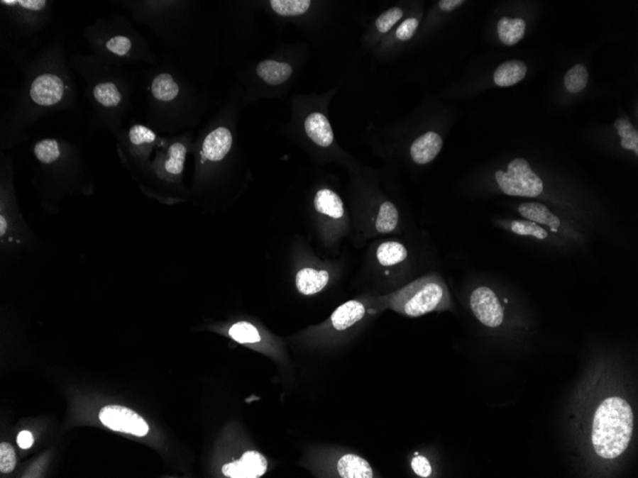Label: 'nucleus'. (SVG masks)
<instances>
[{
	"mask_svg": "<svg viewBox=\"0 0 638 478\" xmlns=\"http://www.w3.org/2000/svg\"><path fill=\"white\" fill-rule=\"evenodd\" d=\"M104 426L116 432L131 433L136 436L148 435L149 427L139 414L121 406H106L99 413Z\"/></svg>",
	"mask_w": 638,
	"mask_h": 478,
	"instance_id": "obj_4",
	"label": "nucleus"
},
{
	"mask_svg": "<svg viewBox=\"0 0 638 478\" xmlns=\"http://www.w3.org/2000/svg\"><path fill=\"white\" fill-rule=\"evenodd\" d=\"M329 273L326 270H316L314 269H303L297 273L295 284L298 291L303 295H314L321 291L327 286Z\"/></svg>",
	"mask_w": 638,
	"mask_h": 478,
	"instance_id": "obj_13",
	"label": "nucleus"
},
{
	"mask_svg": "<svg viewBox=\"0 0 638 478\" xmlns=\"http://www.w3.org/2000/svg\"><path fill=\"white\" fill-rule=\"evenodd\" d=\"M233 133L226 126H219L209 133L202 145V154L206 161L217 162L231 151L233 146Z\"/></svg>",
	"mask_w": 638,
	"mask_h": 478,
	"instance_id": "obj_8",
	"label": "nucleus"
},
{
	"mask_svg": "<svg viewBox=\"0 0 638 478\" xmlns=\"http://www.w3.org/2000/svg\"><path fill=\"white\" fill-rule=\"evenodd\" d=\"M365 315V306L358 301H349L336 309L331 321L336 330H345L361 321Z\"/></svg>",
	"mask_w": 638,
	"mask_h": 478,
	"instance_id": "obj_12",
	"label": "nucleus"
},
{
	"mask_svg": "<svg viewBox=\"0 0 638 478\" xmlns=\"http://www.w3.org/2000/svg\"><path fill=\"white\" fill-rule=\"evenodd\" d=\"M411 466H412L414 472L419 477H428L432 474V467H431L429 461L422 455H417L414 457L411 461Z\"/></svg>",
	"mask_w": 638,
	"mask_h": 478,
	"instance_id": "obj_35",
	"label": "nucleus"
},
{
	"mask_svg": "<svg viewBox=\"0 0 638 478\" xmlns=\"http://www.w3.org/2000/svg\"><path fill=\"white\" fill-rule=\"evenodd\" d=\"M632 430L634 413L629 403L620 397L607 398L593 417V449L599 457L615 460L628 448Z\"/></svg>",
	"mask_w": 638,
	"mask_h": 478,
	"instance_id": "obj_1",
	"label": "nucleus"
},
{
	"mask_svg": "<svg viewBox=\"0 0 638 478\" xmlns=\"http://www.w3.org/2000/svg\"><path fill=\"white\" fill-rule=\"evenodd\" d=\"M389 306L409 317L446 311L450 308L449 290L438 276H425L392 294L389 297Z\"/></svg>",
	"mask_w": 638,
	"mask_h": 478,
	"instance_id": "obj_2",
	"label": "nucleus"
},
{
	"mask_svg": "<svg viewBox=\"0 0 638 478\" xmlns=\"http://www.w3.org/2000/svg\"><path fill=\"white\" fill-rule=\"evenodd\" d=\"M128 140L135 149L143 150V148L153 145L156 142L157 136L155 133L152 131L148 127L140 126H132L128 133Z\"/></svg>",
	"mask_w": 638,
	"mask_h": 478,
	"instance_id": "obj_29",
	"label": "nucleus"
},
{
	"mask_svg": "<svg viewBox=\"0 0 638 478\" xmlns=\"http://www.w3.org/2000/svg\"><path fill=\"white\" fill-rule=\"evenodd\" d=\"M339 475L343 478H372L374 477L372 467L364 458L358 455H343L338 463Z\"/></svg>",
	"mask_w": 638,
	"mask_h": 478,
	"instance_id": "obj_15",
	"label": "nucleus"
},
{
	"mask_svg": "<svg viewBox=\"0 0 638 478\" xmlns=\"http://www.w3.org/2000/svg\"><path fill=\"white\" fill-rule=\"evenodd\" d=\"M463 4V0H441L439 2V6H440L441 10L446 11V12H451V11L461 6Z\"/></svg>",
	"mask_w": 638,
	"mask_h": 478,
	"instance_id": "obj_38",
	"label": "nucleus"
},
{
	"mask_svg": "<svg viewBox=\"0 0 638 478\" xmlns=\"http://www.w3.org/2000/svg\"><path fill=\"white\" fill-rule=\"evenodd\" d=\"M399 223V212L397 207L390 201H385L381 204L378 212L375 228L380 233H390L396 229Z\"/></svg>",
	"mask_w": 638,
	"mask_h": 478,
	"instance_id": "obj_23",
	"label": "nucleus"
},
{
	"mask_svg": "<svg viewBox=\"0 0 638 478\" xmlns=\"http://www.w3.org/2000/svg\"><path fill=\"white\" fill-rule=\"evenodd\" d=\"M0 4L7 5V6L21 5L25 9L40 11L46 6L47 2L44 1V0H1Z\"/></svg>",
	"mask_w": 638,
	"mask_h": 478,
	"instance_id": "obj_36",
	"label": "nucleus"
},
{
	"mask_svg": "<svg viewBox=\"0 0 638 478\" xmlns=\"http://www.w3.org/2000/svg\"><path fill=\"white\" fill-rule=\"evenodd\" d=\"M402 16L403 12L400 8H392V9L386 11L383 15L378 16L377 21H375V26H377L378 31L381 34H385V33L390 31L392 27L402 18Z\"/></svg>",
	"mask_w": 638,
	"mask_h": 478,
	"instance_id": "obj_31",
	"label": "nucleus"
},
{
	"mask_svg": "<svg viewBox=\"0 0 638 478\" xmlns=\"http://www.w3.org/2000/svg\"><path fill=\"white\" fill-rule=\"evenodd\" d=\"M314 204L319 213L334 218V219H341L343 217V201L333 190L320 189L314 197Z\"/></svg>",
	"mask_w": 638,
	"mask_h": 478,
	"instance_id": "obj_16",
	"label": "nucleus"
},
{
	"mask_svg": "<svg viewBox=\"0 0 638 478\" xmlns=\"http://www.w3.org/2000/svg\"><path fill=\"white\" fill-rule=\"evenodd\" d=\"M151 91L157 101L168 102L177 98L180 92V87L171 74L163 73L152 82Z\"/></svg>",
	"mask_w": 638,
	"mask_h": 478,
	"instance_id": "obj_20",
	"label": "nucleus"
},
{
	"mask_svg": "<svg viewBox=\"0 0 638 478\" xmlns=\"http://www.w3.org/2000/svg\"><path fill=\"white\" fill-rule=\"evenodd\" d=\"M304 128L310 140L321 148H329L334 142L333 129L322 113L314 112L309 115L304 123Z\"/></svg>",
	"mask_w": 638,
	"mask_h": 478,
	"instance_id": "obj_10",
	"label": "nucleus"
},
{
	"mask_svg": "<svg viewBox=\"0 0 638 478\" xmlns=\"http://www.w3.org/2000/svg\"><path fill=\"white\" fill-rule=\"evenodd\" d=\"M267 469L266 458L256 450H248L239 460L224 465L222 472L226 477L258 478L265 474Z\"/></svg>",
	"mask_w": 638,
	"mask_h": 478,
	"instance_id": "obj_6",
	"label": "nucleus"
},
{
	"mask_svg": "<svg viewBox=\"0 0 638 478\" xmlns=\"http://www.w3.org/2000/svg\"><path fill=\"white\" fill-rule=\"evenodd\" d=\"M527 65L521 60H508L502 63L494 73V82L499 87H512L526 77Z\"/></svg>",
	"mask_w": 638,
	"mask_h": 478,
	"instance_id": "obj_14",
	"label": "nucleus"
},
{
	"mask_svg": "<svg viewBox=\"0 0 638 478\" xmlns=\"http://www.w3.org/2000/svg\"><path fill=\"white\" fill-rule=\"evenodd\" d=\"M65 84L59 77L53 74H43L33 82L30 96L41 106H52L62 101Z\"/></svg>",
	"mask_w": 638,
	"mask_h": 478,
	"instance_id": "obj_7",
	"label": "nucleus"
},
{
	"mask_svg": "<svg viewBox=\"0 0 638 478\" xmlns=\"http://www.w3.org/2000/svg\"><path fill=\"white\" fill-rule=\"evenodd\" d=\"M471 306L477 319L488 328H498L504 321V309L495 292L488 287L475 289L471 296Z\"/></svg>",
	"mask_w": 638,
	"mask_h": 478,
	"instance_id": "obj_5",
	"label": "nucleus"
},
{
	"mask_svg": "<svg viewBox=\"0 0 638 478\" xmlns=\"http://www.w3.org/2000/svg\"><path fill=\"white\" fill-rule=\"evenodd\" d=\"M552 232H557V228H551Z\"/></svg>",
	"mask_w": 638,
	"mask_h": 478,
	"instance_id": "obj_39",
	"label": "nucleus"
},
{
	"mask_svg": "<svg viewBox=\"0 0 638 478\" xmlns=\"http://www.w3.org/2000/svg\"><path fill=\"white\" fill-rule=\"evenodd\" d=\"M16 464V454L12 445L1 443L0 445V472H4V474L13 472Z\"/></svg>",
	"mask_w": 638,
	"mask_h": 478,
	"instance_id": "obj_32",
	"label": "nucleus"
},
{
	"mask_svg": "<svg viewBox=\"0 0 638 478\" xmlns=\"http://www.w3.org/2000/svg\"><path fill=\"white\" fill-rule=\"evenodd\" d=\"M229 334L234 341L238 342L240 344H248V343L253 344V343H258L261 340L258 328L247 322L236 323L229 328Z\"/></svg>",
	"mask_w": 638,
	"mask_h": 478,
	"instance_id": "obj_28",
	"label": "nucleus"
},
{
	"mask_svg": "<svg viewBox=\"0 0 638 478\" xmlns=\"http://www.w3.org/2000/svg\"><path fill=\"white\" fill-rule=\"evenodd\" d=\"M310 0H272L270 6L275 13L281 16L304 15L311 7Z\"/></svg>",
	"mask_w": 638,
	"mask_h": 478,
	"instance_id": "obj_22",
	"label": "nucleus"
},
{
	"mask_svg": "<svg viewBox=\"0 0 638 478\" xmlns=\"http://www.w3.org/2000/svg\"><path fill=\"white\" fill-rule=\"evenodd\" d=\"M443 140L435 132H427L418 138L411 145L410 153L413 161L418 165H427L432 162L443 148Z\"/></svg>",
	"mask_w": 638,
	"mask_h": 478,
	"instance_id": "obj_9",
	"label": "nucleus"
},
{
	"mask_svg": "<svg viewBox=\"0 0 638 478\" xmlns=\"http://www.w3.org/2000/svg\"><path fill=\"white\" fill-rule=\"evenodd\" d=\"M618 135L621 137V146L627 150L634 151L638 155V133L631 121L626 118H618L615 123Z\"/></svg>",
	"mask_w": 638,
	"mask_h": 478,
	"instance_id": "obj_26",
	"label": "nucleus"
},
{
	"mask_svg": "<svg viewBox=\"0 0 638 478\" xmlns=\"http://www.w3.org/2000/svg\"><path fill=\"white\" fill-rule=\"evenodd\" d=\"M419 26V21L416 18H407L403 21L396 32L397 38L400 40H409L415 34Z\"/></svg>",
	"mask_w": 638,
	"mask_h": 478,
	"instance_id": "obj_34",
	"label": "nucleus"
},
{
	"mask_svg": "<svg viewBox=\"0 0 638 478\" xmlns=\"http://www.w3.org/2000/svg\"><path fill=\"white\" fill-rule=\"evenodd\" d=\"M510 228H512L513 233L521 235V236H533L539 240H544L548 237V231L532 221H513L510 223Z\"/></svg>",
	"mask_w": 638,
	"mask_h": 478,
	"instance_id": "obj_30",
	"label": "nucleus"
},
{
	"mask_svg": "<svg viewBox=\"0 0 638 478\" xmlns=\"http://www.w3.org/2000/svg\"><path fill=\"white\" fill-rule=\"evenodd\" d=\"M497 31L502 43L507 46L515 45L524 38L526 22L522 18H502L498 22Z\"/></svg>",
	"mask_w": 638,
	"mask_h": 478,
	"instance_id": "obj_18",
	"label": "nucleus"
},
{
	"mask_svg": "<svg viewBox=\"0 0 638 478\" xmlns=\"http://www.w3.org/2000/svg\"><path fill=\"white\" fill-rule=\"evenodd\" d=\"M18 446L21 448V449H29V448L32 447V445L34 444V438H33L32 433L28 432V430H22V432L18 433Z\"/></svg>",
	"mask_w": 638,
	"mask_h": 478,
	"instance_id": "obj_37",
	"label": "nucleus"
},
{
	"mask_svg": "<svg viewBox=\"0 0 638 478\" xmlns=\"http://www.w3.org/2000/svg\"><path fill=\"white\" fill-rule=\"evenodd\" d=\"M93 94L96 101L106 107H115L121 102V93L112 82H103L96 85Z\"/></svg>",
	"mask_w": 638,
	"mask_h": 478,
	"instance_id": "obj_27",
	"label": "nucleus"
},
{
	"mask_svg": "<svg viewBox=\"0 0 638 478\" xmlns=\"http://www.w3.org/2000/svg\"><path fill=\"white\" fill-rule=\"evenodd\" d=\"M589 82V73L583 65H577L568 71L564 79L566 89L570 93L581 92L587 87Z\"/></svg>",
	"mask_w": 638,
	"mask_h": 478,
	"instance_id": "obj_25",
	"label": "nucleus"
},
{
	"mask_svg": "<svg viewBox=\"0 0 638 478\" xmlns=\"http://www.w3.org/2000/svg\"><path fill=\"white\" fill-rule=\"evenodd\" d=\"M131 40L123 35H117L107 41L106 48L117 56L123 57L128 54L131 49Z\"/></svg>",
	"mask_w": 638,
	"mask_h": 478,
	"instance_id": "obj_33",
	"label": "nucleus"
},
{
	"mask_svg": "<svg viewBox=\"0 0 638 478\" xmlns=\"http://www.w3.org/2000/svg\"><path fill=\"white\" fill-rule=\"evenodd\" d=\"M187 153V146L183 143L176 142L172 143L167 149V159L165 160L164 172L165 175L177 178L180 177L184 171L185 162Z\"/></svg>",
	"mask_w": 638,
	"mask_h": 478,
	"instance_id": "obj_19",
	"label": "nucleus"
},
{
	"mask_svg": "<svg viewBox=\"0 0 638 478\" xmlns=\"http://www.w3.org/2000/svg\"><path fill=\"white\" fill-rule=\"evenodd\" d=\"M500 189L508 196L534 198L542 194V179L533 172L527 160L515 159L510 162L507 172L498 170L495 174Z\"/></svg>",
	"mask_w": 638,
	"mask_h": 478,
	"instance_id": "obj_3",
	"label": "nucleus"
},
{
	"mask_svg": "<svg viewBox=\"0 0 638 478\" xmlns=\"http://www.w3.org/2000/svg\"><path fill=\"white\" fill-rule=\"evenodd\" d=\"M34 154L40 164L48 165L57 161L62 156V150L57 140L46 139L35 143Z\"/></svg>",
	"mask_w": 638,
	"mask_h": 478,
	"instance_id": "obj_24",
	"label": "nucleus"
},
{
	"mask_svg": "<svg viewBox=\"0 0 638 478\" xmlns=\"http://www.w3.org/2000/svg\"><path fill=\"white\" fill-rule=\"evenodd\" d=\"M519 213L533 223L558 228L561 225L560 219L551 213V210L540 203H524L518 207Z\"/></svg>",
	"mask_w": 638,
	"mask_h": 478,
	"instance_id": "obj_17",
	"label": "nucleus"
},
{
	"mask_svg": "<svg viewBox=\"0 0 638 478\" xmlns=\"http://www.w3.org/2000/svg\"><path fill=\"white\" fill-rule=\"evenodd\" d=\"M378 262L383 267H391L407 258V250L397 242L383 243L377 250Z\"/></svg>",
	"mask_w": 638,
	"mask_h": 478,
	"instance_id": "obj_21",
	"label": "nucleus"
},
{
	"mask_svg": "<svg viewBox=\"0 0 638 478\" xmlns=\"http://www.w3.org/2000/svg\"><path fill=\"white\" fill-rule=\"evenodd\" d=\"M256 74L265 84L278 87L289 81L292 74V68L289 63L275 60H265L258 63Z\"/></svg>",
	"mask_w": 638,
	"mask_h": 478,
	"instance_id": "obj_11",
	"label": "nucleus"
}]
</instances>
